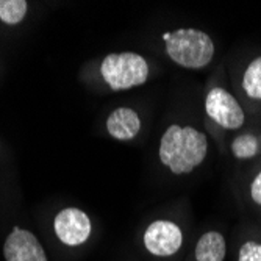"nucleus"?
<instances>
[{
	"label": "nucleus",
	"mask_w": 261,
	"mask_h": 261,
	"mask_svg": "<svg viewBox=\"0 0 261 261\" xmlns=\"http://www.w3.org/2000/svg\"><path fill=\"white\" fill-rule=\"evenodd\" d=\"M55 233L66 246H80L91 234V221L79 208H66L60 211L55 222Z\"/></svg>",
	"instance_id": "423d86ee"
},
{
	"label": "nucleus",
	"mask_w": 261,
	"mask_h": 261,
	"mask_svg": "<svg viewBox=\"0 0 261 261\" xmlns=\"http://www.w3.org/2000/svg\"><path fill=\"white\" fill-rule=\"evenodd\" d=\"M243 88L249 97L261 100V57L247 66L243 77Z\"/></svg>",
	"instance_id": "9d476101"
},
{
	"label": "nucleus",
	"mask_w": 261,
	"mask_h": 261,
	"mask_svg": "<svg viewBox=\"0 0 261 261\" xmlns=\"http://www.w3.org/2000/svg\"><path fill=\"white\" fill-rule=\"evenodd\" d=\"M231 150L236 158H252L258 150V139L253 135H241L231 142Z\"/></svg>",
	"instance_id": "f8f14e48"
},
{
	"label": "nucleus",
	"mask_w": 261,
	"mask_h": 261,
	"mask_svg": "<svg viewBox=\"0 0 261 261\" xmlns=\"http://www.w3.org/2000/svg\"><path fill=\"white\" fill-rule=\"evenodd\" d=\"M250 196L258 205H261V172L255 177V180L250 186Z\"/></svg>",
	"instance_id": "4468645a"
},
{
	"label": "nucleus",
	"mask_w": 261,
	"mask_h": 261,
	"mask_svg": "<svg viewBox=\"0 0 261 261\" xmlns=\"http://www.w3.org/2000/svg\"><path fill=\"white\" fill-rule=\"evenodd\" d=\"M100 72L113 91H125L144 85L149 79V64L138 54H110L100 66Z\"/></svg>",
	"instance_id": "7ed1b4c3"
},
{
	"label": "nucleus",
	"mask_w": 261,
	"mask_h": 261,
	"mask_svg": "<svg viewBox=\"0 0 261 261\" xmlns=\"http://www.w3.org/2000/svg\"><path fill=\"white\" fill-rule=\"evenodd\" d=\"M208 141L205 133L194 127L171 125L160 142V160L172 174L181 175L193 172L205 160Z\"/></svg>",
	"instance_id": "f257e3e1"
},
{
	"label": "nucleus",
	"mask_w": 261,
	"mask_h": 261,
	"mask_svg": "<svg viewBox=\"0 0 261 261\" xmlns=\"http://www.w3.org/2000/svg\"><path fill=\"white\" fill-rule=\"evenodd\" d=\"M4 255L7 261H47L44 249L35 234L17 227L5 241Z\"/></svg>",
	"instance_id": "0eeeda50"
},
{
	"label": "nucleus",
	"mask_w": 261,
	"mask_h": 261,
	"mask_svg": "<svg viewBox=\"0 0 261 261\" xmlns=\"http://www.w3.org/2000/svg\"><path fill=\"white\" fill-rule=\"evenodd\" d=\"M183 234L171 221H155L144 231V246L155 256H171L180 250Z\"/></svg>",
	"instance_id": "39448f33"
},
{
	"label": "nucleus",
	"mask_w": 261,
	"mask_h": 261,
	"mask_svg": "<svg viewBox=\"0 0 261 261\" xmlns=\"http://www.w3.org/2000/svg\"><path fill=\"white\" fill-rule=\"evenodd\" d=\"M169 38H171V33H164V35H163V39H164V41H169Z\"/></svg>",
	"instance_id": "2eb2a0df"
},
{
	"label": "nucleus",
	"mask_w": 261,
	"mask_h": 261,
	"mask_svg": "<svg viewBox=\"0 0 261 261\" xmlns=\"http://www.w3.org/2000/svg\"><path fill=\"white\" fill-rule=\"evenodd\" d=\"M225 240L218 231H206L196 244L197 261H224Z\"/></svg>",
	"instance_id": "1a4fd4ad"
},
{
	"label": "nucleus",
	"mask_w": 261,
	"mask_h": 261,
	"mask_svg": "<svg viewBox=\"0 0 261 261\" xmlns=\"http://www.w3.org/2000/svg\"><path fill=\"white\" fill-rule=\"evenodd\" d=\"M107 130L114 139L130 141L141 130L139 116L135 110L127 107L116 108L107 119Z\"/></svg>",
	"instance_id": "6e6552de"
},
{
	"label": "nucleus",
	"mask_w": 261,
	"mask_h": 261,
	"mask_svg": "<svg viewBox=\"0 0 261 261\" xmlns=\"http://www.w3.org/2000/svg\"><path fill=\"white\" fill-rule=\"evenodd\" d=\"M206 114L224 128L236 130L244 124V111L236 99L222 88H215L208 92L205 100Z\"/></svg>",
	"instance_id": "20e7f679"
},
{
	"label": "nucleus",
	"mask_w": 261,
	"mask_h": 261,
	"mask_svg": "<svg viewBox=\"0 0 261 261\" xmlns=\"http://www.w3.org/2000/svg\"><path fill=\"white\" fill-rule=\"evenodd\" d=\"M240 261H261V244L249 241L240 250Z\"/></svg>",
	"instance_id": "ddd939ff"
},
{
	"label": "nucleus",
	"mask_w": 261,
	"mask_h": 261,
	"mask_svg": "<svg viewBox=\"0 0 261 261\" xmlns=\"http://www.w3.org/2000/svg\"><path fill=\"white\" fill-rule=\"evenodd\" d=\"M27 13L25 0H0V19L5 23H19Z\"/></svg>",
	"instance_id": "9b49d317"
},
{
	"label": "nucleus",
	"mask_w": 261,
	"mask_h": 261,
	"mask_svg": "<svg viewBox=\"0 0 261 261\" xmlns=\"http://www.w3.org/2000/svg\"><path fill=\"white\" fill-rule=\"evenodd\" d=\"M169 58L186 69H202L215 57V44L211 38L196 29H180L171 33L166 41Z\"/></svg>",
	"instance_id": "f03ea898"
}]
</instances>
